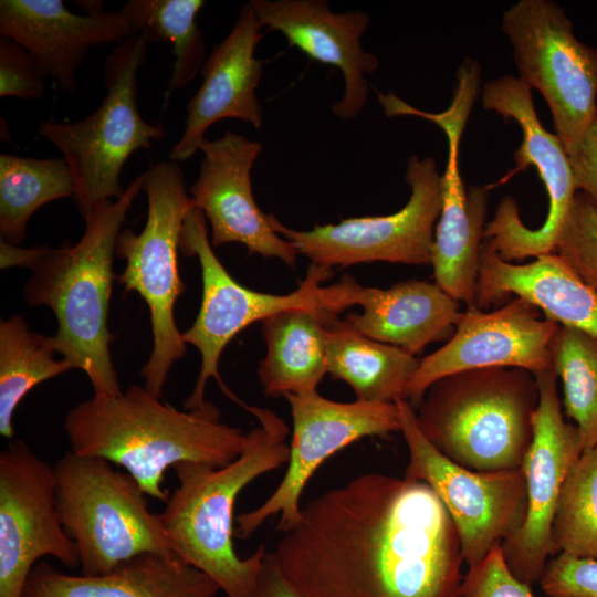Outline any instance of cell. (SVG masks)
<instances>
[{"label":"cell","mask_w":597,"mask_h":597,"mask_svg":"<svg viewBox=\"0 0 597 597\" xmlns=\"http://www.w3.org/2000/svg\"><path fill=\"white\" fill-rule=\"evenodd\" d=\"M74 181L63 158L0 155V232L18 245L32 214L48 202L73 197Z\"/></svg>","instance_id":"f1b7e54d"},{"label":"cell","mask_w":597,"mask_h":597,"mask_svg":"<svg viewBox=\"0 0 597 597\" xmlns=\"http://www.w3.org/2000/svg\"><path fill=\"white\" fill-rule=\"evenodd\" d=\"M71 450L126 470L154 499L167 501L166 471L182 462L224 467L242 452L247 433L220 420L216 405L180 411L132 385L118 396L93 395L65 416Z\"/></svg>","instance_id":"3957f363"},{"label":"cell","mask_w":597,"mask_h":597,"mask_svg":"<svg viewBox=\"0 0 597 597\" xmlns=\"http://www.w3.org/2000/svg\"><path fill=\"white\" fill-rule=\"evenodd\" d=\"M284 397L293 419L289 464L274 492L256 509L235 517L234 536L241 540L250 537L276 514L277 530H292L301 517L303 490L325 460L362 438L400 430L396 404L338 402L317 390Z\"/></svg>","instance_id":"9a60e30c"},{"label":"cell","mask_w":597,"mask_h":597,"mask_svg":"<svg viewBox=\"0 0 597 597\" xmlns=\"http://www.w3.org/2000/svg\"><path fill=\"white\" fill-rule=\"evenodd\" d=\"M555 555L597 559V444L567 473L552 524Z\"/></svg>","instance_id":"4dcf8cb0"},{"label":"cell","mask_w":597,"mask_h":597,"mask_svg":"<svg viewBox=\"0 0 597 597\" xmlns=\"http://www.w3.org/2000/svg\"><path fill=\"white\" fill-rule=\"evenodd\" d=\"M243 407L259 426L247 433L241 454L219 468L175 465L178 486L159 513L172 553L211 577L226 597L250 595L268 552L262 544L247 558L235 553V500L253 480L287 463L290 455L284 420L266 408Z\"/></svg>","instance_id":"277c9868"},{"label":"cell","mask_w":597,"mask_h":597,"mask_svg":"<svg viewBox=\"0 0 597 597\" xmlns=\"http://www.w3.org/2000/svg\"><path fill=\"white\" fill-rule=\"evenodd\" d=\"M538 405L527 370L488 367L432 384L416 409L419 429L446 458L470 470L522 469Z\"/></svg>","instance_id":"5b68a950"},{"label":"cell","mask_w":597,"mask_h":597,"mask_svg":"<svg viewBox=\"0 0 597 597\" xmlns=\"http://www.w3.org/2000/svg\"><path fill=\"white\" fill-rule=\"evenodd\" d=\"M248 597H302L279 568L272 552H266L253 589Z\"/></svg>","instance_id":"74e56055"},{"label":"cell","mask_w":597,"mask_h":597,"mask_svg":"<svg viewBox=\"0 0 597 597\" xmlns=\"http://www.w3.org/2000/svg\"><path fill=\"white\" fill-rule=\"evenodd\" d=\"M512 296L527 300L544 317L597 339V291L586 284L556 253L516 264L503 261L488 240L480 251L475 304L485 311Z\"/></svg>","instance_id":"cb8c5ba5"},{"label":"cell","mask_w":597,"mask_h":597,"mask_svg":"<svg viewBox=\"0 0 597 597\" xmlns=\"http://www.w3.org/2000/svg\"><path fill=\"white\" fill-rule=\"evenodd\" d=\"M520 78L540 91L567 154L597 109V49L582 43L572 21L549 0H520L502 17Z\"/></svg>","instance_id":"9c48e42d"},{"label":"cell","mask_w":597,"mask_h":597,"mask_svg":"<svg viewBox=\"0 0 597 597\" xmlns=\"http://www.w3.org/2000/svg\"><path fill=\"white\" fill-rule=\"evenodd\" d=\"M262 24L251 3L242 6L229 34L207 57L202 84L187 104L185 130L169 153V160L185 161L199 149L205 133L214 123L235 118L256 129L263 125V109L256 87L264 61L254 55L262 39Z\"/></svg>","instance_id":"603a6c76"},{"label":"cell","mask_w":597,"mask_h":597,"mask_svg":"<svg viewBox=\"0 0 597 597\" xmlns=\"http://www.w3.org/2000/svg\"><path fill=\"white\" fill-rule=\"evenodd\" d=\"M337 315L324 313L327 373L348 384L356 400L395 404L405 399L420 360L399 347L356 333Z\"/></svg>","instance_id":"4316f807"},{"label":"cell","mask_w":597,"mask_h":597,"mask_svg":"<svg viewBox=\"0 0 597 597\" xmlns=\"http://www.w3.org/2000/svg\"><path fill=\"white\" fill-rule=\"evenodd\" d=\"M482 106L505 119L513 118L523 137L514 153V172L534 165L548 196L545 221L526 227L512 197H504L485 223L484 239L505 262L552 253L577 192L568 154L558 138L547 132L535 112L531 88L520 78L504 75L488 82L481 92Z\"/></svg>","instance_id":"4fadbf2b"},{"label":"cell","mask_w":597,"mask_h":597,"mask_svg":"<svg viewBox=\"0 0 597 597\" xmlns=\"http://www.w3.org/2000/svg\"><path fill=\"white\" fill-rule=\"evenodd\" d=\"M538 583L547 597H597V559L557 554Z\"/></svg>","instance_id":"d590c367"},{"label":"cell","mask_w":597,"mask_h":597,"mask_svg":"<svg viewBox=\"0 0 597 597\" xmlns=\"http://www.w3.org/2000/svg\"><path fill=\"white\" fill-rule=\"evenodd\" d=\"M575 187L597 207V109L580 143L568 153Z\"/></svg>","instance_id":"8d00e7d4"},{"label":"cell","mask_w":597,"mask_h":597,"mask_svg":"<svg viewBox=\"0 0 597 597\" xmlns=\"http://www.w3.org/2000/svg\"><path fill=\"white\" fill-rule=\"evenodd\" d=\"M44 77L24 46L10 38H0V97L39 100L45 92Z\"/></svg>","instance_id":"836d02e7"},{"label":"cell","mask_w":597,"mask_h":597,"mask_svg":"<svg viewBox=\"0 0 597 597\" xmlns=\"http://www.w3.org/2000/svg\"><path fill=\"white\" fill-rule=\"evenodd\" d=\"M86 13L70 11L61 0H1L0 34L24 46L45 77L74 93L77 69L94 46L121 44L135 35L126 11L103 10L101 1H76Z\"/></svg>","instance_id":"ffe728a7"},{"label":"cell","mask_w":597,"mask_h":597,"mask_svg":"<svg viewBox=\"0 0 597 597\" xmlns=\"http://www.w3.org/2000/svg\"><path fill=\"white\" fill-rule=\"evenodd\" d=\"M395 404L409 451L404 476L434 491L457 528L463 562L473 567L521 526L526 511L523 470L479 472L452 462L422 434L411 404Z\"/></svg>","instance_id":"7c38bea8"},{"label":"cell","mask_w":597,"mask_h":597,"mask_svg":"<svg viewBox=\"0 0 597 597\" xmlns=\"http://www.w3.org/2000/svg\"><path fill=\"white\" fill-rule=\"evenodd\" d=\"M219 585L175 554H143L101 575L32 568L22 597H214Z\"/></svg>","instance_id":"d4e9b609"},{"label":"cell","mask_w":597,"mask_h":597,"mask_svg":"<svg viewBox=\"0 0 597 597\" xmlns=\"http://www.w3.org/2000/svg\"><path fill=\"white\" fill-rule=\"evenodd\" d=\"M261 149L259 142L230 130L216 140L205 138L199 175L189 188L191 203L209 220L212 245L235 242L295 265L297 250L274 231L253 197L251 169Z\"/></svg>","instance_id":"d6986e66"},{"label":"cell","mask_w":597,"mask_h":597,"mask_svg":"<svg viewBox=\"0 0 597 597\" xmlns=\"http://www.w3.org/2000/svg\"><path fill=\"white\" fill-rule=\"evenodd\" d=\"M147 219L135 233L123 230L116 254L126 261L117 276L126 292L138 293L150 311L153 350L140 369L145 387L161 398L168 373L186 353L175 321V304L185 291L178 272V251L186 213L193 208L184 171L177 161L153 164L145 171Z\"/></svg>","instance_id":"ba28073f"},{"label":"cell","mask_w":597,"mask_h":597,"mask_svg":"<svg viewBox=\"0 0 597 597\" xmlns=\"http://www.w3.org/2000/svg\"><path fill=\"white\" fill-rule=\"evenodd\" d=\"M203 3L202 0H130L122 7L130 18L135 35H143L148 43L172 44L169 91L185 88L207 60L202 33L196 22Z\"/></svg>","instance_id":"f546056e"},{"label":"cell","mask_w":597,"mask_h":597,"mask_svg":"<svg viewBox=\"0 0 597 597\" xmlns=\"http://www.w3.org/2000/svg\"><path fill=\"white\" fill-rule=\"evenodd\" d=\"M405 179L411 189L409 200L392 214L348 218L307 231L290 229L273 214L269 220L276 233L315 265L332 269L375 261L431 264L433 228L442 207L436 160L412 155Z\"/></svg>","instance_id":"30bf717a"},{"label":"cell","mask_w":597,"mask_h":597,"mask_svg":"<svg viewBox=\"0 0 597 597\" xmlns=\"http://www.w3.org/2000/svg\"><path fill=\"white\" fill-rule=\"evenodd\" d=\"M272 555L302 597H461L457 528L425 482L365 473L311 500Z\"/></svg>","instance_id":"6da1fadb"},{"label":"cell","mask_w":597,"mask_h":597,"mask_svg":"<svg viewBox=\"0 0 597 597\" xmlns=\"http://www.w3.org/2000/svg\"><path fill=\"white\" fill-rule=\"evenodd\" d=\"M179 251L198 258L202 279L198 316L182 333L185 343L193 345L201 356L200 371L185 408L197 409L206 404L205 390L210 378L219 383L227 396L241 404L220 378L219 360L224 347L243 328L277 312L301 307L323 311L321 283L332 275V269L311 264L304 281L290 294L250 290L238 283L216 256L208 239L206 217L197 208L185 216Z\"/></svg>","instance_id":"8fae6325"},{"label":"cell","mask_w":597,"mask_h":597,"mask_svg":"<svg viewBox=\"0 0 597 597\" xmlns=\"http://www.w3.org/2000/svg\"><path fill=\"white\" fill-rule=\"evenodd\" d=\"M457 86L450 106L438 114L394 100L391 114L416 115L436 123L448 139V159L441 176L442 207L434 231L431 265L436 284L467 306L475 304L480 251L484 239L489 188L465 189L459 169V148L480 87V66L467 59L457 72Z\"/></svg>","instance_id":"5bb4252c"},{"label":"cell","mask_w":597,"mask_h":597,"mask_svg":"<svg viewBox=\"0 0 597 597\" xmlns=\"http://www.w3.org/2000/svg\"><path fill=\"white\" fill-rule=\"evenodd\" d=\"M542 315L534 304L517 296L491 312L467 306L450 339L420 360L405 399L417 409L432 384L464 370L511 367L533 376L553 370L559 325Z\"/></svg>","instance_id":"2e32d148"},{"label":"cell","mask_w":597,"mask_h":597,"mask_svg":"<svg viewBox=\"0 0 597 597\" xmlns=\"http://www.w3.org/2000/svg\"><path fill=\"white\" fill-rule=\"evenodd\" d=\"M325 312L359 305L363 312L343 322L356 333L389 344L415 356L433 342L449 341L460 315V303L436 283L421 280L398 282L388 289L358 284L345 275L321 287Z\"/></svg>","instance_id":"44dd1931"},{"label":"cell","mask_w":597,"mask_h":597,"mask_svg":"<svg viewBox=\"0 0 597 597\" xmlns=\"http://www.w3.org/2000/svg\"><path fill=\"white\" fill-rule=\"evenodd\" d=\"M62 526L83 575H101L143 554H174L146 493L111 462L67 450L53 465Z\"/></svg>","instance_id":"52a82bcc"},{"label":"cell","mask_w":597,"mask_h":597,"mask_svg":"<svg viewBox=\"0 0 597 597\" xmlns=\"http://www.w3.org/2000/svg\"><path fill=\"white\" fill-rule=\"evenodd\" d=\"M145 171L124 193L97 206L85 219L77 243L51 249L20 248L1 238L0 266H25L32 275L23 295L31 307H50L57 321V353L88 377L94 395L123 391L112 362L107 326L112 296L113 256L126 214L144 188Z\"/></svg>","instance_id":"7a4b0ae2"},{"label":"cell","mask_w":597,"mask_h":597,"mask_svg":"<svg viewBox=\"0 0 597 597\" xmlns=\"http://www.w3.org/2000/svg\"><path fill=\"white\" fill-rule=\"evenodd\" d=\"M324 313L290 308L262 321L266 355L258 376L265 396L316 390L327 373Z\"/></svg>","instance_id":"484cf974"},{"label":"cell","mask_w":597,"mask_h":597,"mask_svg":"<svg viewBox=\"0 0 597 597\" xmlns=\"http://www.w3.org/2000/svg\"><path fill=\"white\" fill-rule=\"evenodd\" d=\"M461 597H534L531 586L513 575L501 544L494 546L463 577Z\"/></svg>","instance_id":"e575fe53"},{"label":"cell","mask_w":597,"mask_h":597,"mask_svg":"<svg viewBox=\"0 0 597 597\" xmlns=\"http://www.w3.org/2000/svg\"><path fill=\"white\" fill-rule=\"evenodd\" d=\"M553 252L597 291V207L582 191L574 197Z\"/></svg>","instance_id":"d6a6232c"},{"label":"cell","mask_w":597,"mask_h":597,"mask_svg":"<svg viewBox=\"0 0 597 597\" xmlns=\"http://www.w3.org/2000/svg\"><path fill=\"white\" fill-rule=\"evenodd\" d=\"M148 44L139 34L113 48L104 65L106 95L93 113L72 123L39 125L40 136L61 151L71 169L73 199L83 219L124 193L121 174L136 150L166 137L165 127L147 123L137 105L138 71Z\"/></svg>","instance_id":"8992f818"},{"label":"cell","mask_w":597,"mask_h":597,"mask_svg":"<svg viewBox=\"0 0 597 597\" xmlns=\"http://www.w3.org/2000/svg\"><path fill=\"white\" fill-rule=\"evenodd\" d=\"M45 556L67 568L80 566L57 514L53 467L13 440L0 452V597H22L32 568Z\"/></svg>","instance_id":"e0dca14e"},{"label":"cell","mask_w":597,"mask_h":597,"mask_svg":"<svg viewBox=\"0 0 597 597\" xmlns=\"http://www.w3.org/2000/svg\"><path fill=\"white\" fill-rule=\"evenodd\" d=\"M534 377L538 405L522 467L526 511L521 526L501 544L509 568L528 586L540 582L548 557L555 556L552 524L556 504L567 473L584 452L577 427L564 419L555 370Z\"/></svg>","instance_id":"ac0fdd59"},{"label":"cell","mask_w":597,"mask_h":597,"mask_svg":"<svg viewBox=\"0 0 597 597\" xmlns=\"http://www.w3.org/2000/svg\"><path fill=\"white\" fill-rule=\"evenodd\" d=\"M53 336L29 328L24 318L14 315L0 323V434L14 436L13 415L24 396L39 384L73 369L56 359Z\"/></svg>","instance_id":"83f0119b"},{"label":"cell","mask_w":597,"mask_h":597,"mask_svg":"<svg viewBox=\"0 0 597 597\" xmlns=\"http://www.w3.org/2000/svg\"><path fill=\"white\" fill-rule=\"evenodd\" d=\"M262 24L284 34L311 59L335 66L344 75L345 91L332 112L344 121L355 119L368 98L366 74L379 66L378 57L360 43L369 22L362 11L332 12L323 0H252Z\"/></svg>","instance_id":"7402d4cb"},{"label":"cell","mask_w":597,"mask_h":597,"mask_svg":"<svg viewBox=\"0 0 597 597\" xmlns=\"http://www.w3.org/2000/svg\"><path fill=\"white\" fill-rule=\"evenodd\" d=\"M553 354L565 413L575 421L584 451L591 449L597 444V339L559 325Z\"/></svg>","instance_id":"1f68e13d"}]
</instances>
